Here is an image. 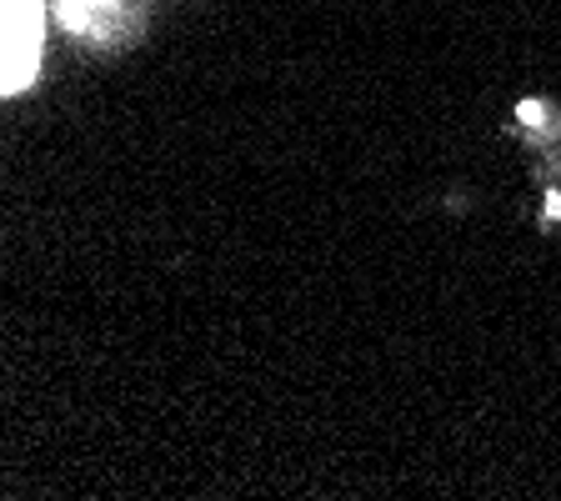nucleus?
Returning <instances> with one entry per match:
<instances>
[{"label":"nucleus","instance_id":"obj_2","mask_svg":"<svg viewBox=\"0 0 561 501\" xmlns=\"http://www.w3.org/2000/svg\"><path fill=\"white\" fill-rule=\"evenodd\" d=\"M91 5H101V0H66V21L85 25V11H91Z\"/></svg>","mask_w":561,"mask_h":501},{"label":"nucleus","instance_id":"obj_1","mask_svg":"<svg viewBox=\"0 0 561 501\" xmlns=\"http://www.w3.org/2000/svg\"><path fill=\"white\" fill-rule=\"evenodd\" d=\"M35 50H41V0H0V91L31 81Z\"/></svg>","mask_w":561,"mask_h":501}]
</instances>
